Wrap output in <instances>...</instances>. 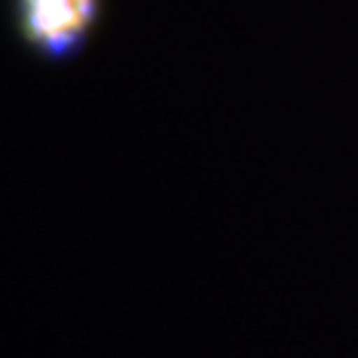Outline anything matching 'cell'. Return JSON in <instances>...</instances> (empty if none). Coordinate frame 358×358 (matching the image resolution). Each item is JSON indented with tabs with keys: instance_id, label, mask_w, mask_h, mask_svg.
I'll return each mask as SVG.
<instances>
[{
	"instance_id": "6da1fadb",
	"label": "cell",
	"mask_w": 358,
	"mask_h": 358,
	"mask_svg": "<svg viewBox=\"0 0 358 358\" xmlns=\"http://www.w3.org/2000/svg\"><path fill=\"white\" fill-rule=\"evenodd\" d=\"M11 6L16 38L45 62L77 56L103 13V0H13Z\"/></svg>"
}]
</instances>
